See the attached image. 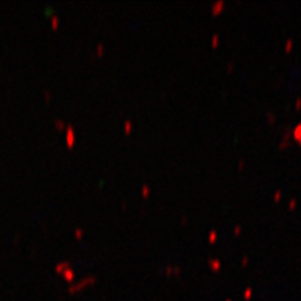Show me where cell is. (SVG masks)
Wrapping results in <instances>:
<instances>
[{
  "instance_id": "cell-8",
  "label": "cell",
  "mask_w": 301,
  "mask_h": 301,
  "mask_svg": "<svg viewBox=\"0 0 301 301\" xmlns=\"http://www.w3.org/2000/svg\"><path fill=\"white\" fill-rule=\"evenodd\" d=\"M49 97H51V93L47 92V93H45V98H47V99H49Z\"/></svg>"
},
{
  "instance_id": "cell-2",
  "label": "cell",
  "mask_w": 301,
  "mask_h": 301,
  "mask_svg": "<svg viewBox=\"0 0 301 301\" xmlns=\"http://www.w3.org/2000/svg\"><path fill=\"white\" fill-rule=\"evenodd\" d=\"M55 126H57L58 128H64V127H65L64 122H63V120H60V119H55Z\"/></svg>"
},
{
  "instance_id": "cell-1",
  "label": "cell",
  "mask_w": 301,
  "mask_h": 301,
  "mask_svg": "<svg viewBox=\"0 0 301 301\" xmlns=\"http://www.w3.org/2000/svg\"><path fill=\"white\" fill-rule=\"evenodd\" d=\"M75 141V134H74V129L72 127H68L67 128V142L69 146H73Z\"/></svg>"
},
{
  "instance_id": "cell-4",
  "label": "cell",
  "mask_w": 301,
  "mask_h": 301,
  "mask_svg": "<svg viewBox=\"0 0 301 301\" xmlns=\"http://www.w3.org/2000/svg\"><path fill=\"white\" fill-rule=\"evenodd\" d=\"M148 193H149V188H148V186H144L142 188V195H148Z\"/></svg>"
},
{
  "instance_id": "cell-5",
  "label": "cell",
  "mask_w": 301,
  "mask_h": 301,
  "mask_svg": "<svg viewBox=\"0 0 301 301\" xmlns=\"http://www.w3.org/2000/svg\"><path fill=\"white\" fill-rule=\"evenodd\" d=\"M51 23H53V25H57V23H58V18H57V17H53V18H51Z\"/></svg>"
},
{
  "instance_id": "cell-7",
  "label": "cell",
  "mask_w": 301,
  "mask_h": 301,
  "mask_svg": "<svg viewBox=\"0 0 301 301\" xmlns=\"http://www.w3.org/2000/svg\"><path fill=\"white\" fill-rule=\"evenodd\" d=\"M97 49H98V53H101V51L103 50V45H102V44H99V45L97 47Z\"/></svg>"
},
{
  "instance_id": "cell-6",
  "label": "cell",
  "mask_w": 301,
  "mask_h": 301,
  "mask_svg": "<svg viewBox=\"0 0 301 301\" xmlns=\"http://www.w3.org/2000/svg\"><path fill=\"white\" fill-rule=\"evenodd\" d=\"M75 234H77L78 236H82V234H83V230H79V228L75 230Z\"/></svg>"
},
{
  "instance_id": "cell-3",
  "label": "cell",
  "mask_w": 301,
  "mask_h": 301,
  "mask_svg": "<svg viewBox=\"0 0 301 301\" xmlns=\"http://www.w3.org/2000/svg\"><path fill=\"white\" fill-rule=\"evenodd\" d=\"M124 129H126L127 132H129V129H132V122H131V120H127V122H126Z\"/></svg>"
}]
</instances>
